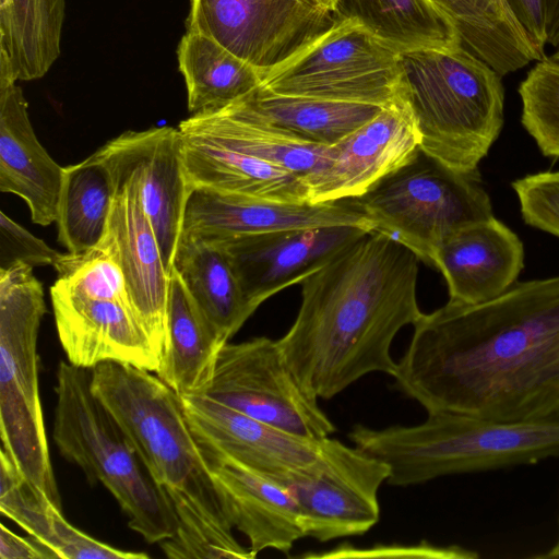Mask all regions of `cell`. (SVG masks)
<instances>
[{"label":"cell","mask_w":559,"mask_h":559,"mask_svg":"<svg viewBox=\"0 0 559 559\" xmlns=\"http://www.w3.org/2000/svg\"><path fill=\"white\" fill-rule=\"evenodd\" d=\"M178 129L284 168L300 179L323 162L329 148L253 116L237 102L191 115Z\"/></svg>","instance_id":"obj_23"},{"label":"cell","mask_w":559,"mask_h":559,"mask_svg":"<svg viewBox=\"0 0 559 559\" xmlns=\"http://www.w3.org/2000/svg\"><path fill=\"white\" fill-rule=\"evenodd\" d=\"M50 299L69 362L85 369L117 362L156 372L162 349L130 299L88 296L59 280L50 287Z\"/></svg>","instance_id":"obj_15"},{"label":"cell","mask_w":559,"mask_h":559,"mask_svg":"<svg viewBox=\"0 0 559 559\" xmlns=\"http://www.w3.org/2000/svg\"><path fill=\"white\" fill-rule=\"evenodd\" d=\"M413 326L393 378L427 413H559V276L515 283L478 304L449 300Z\"/></svg>","instance_id":"obj_1"},{"label":"cell","mask_w":559,"mask_h":559,"mask_svg":"<svg viewBox=\"0 0 559 559\" xmlns=\"http://www.w3.org/2000/svg\"><path fill=\"white\" fill-rule=\"evenodd\" d=\"M202 395L301 438L320 440L336 430L319 399L292 370L277 342L265 336L227 342Z\"/></svg>","instance_id":"obj_10"},{"label":"cell","mask_w":559,"mask_h":559,"mask_svg":"<svg viewBox=\"0 0 559 559\" xmlns=\"http://www.w3.org/2000/svg\"><path fill=\"white\" fill-rule=\"evenodd\" d=\"M518 92L523 128L544 156L559 158V62L536 61Z\"/></svg>","instance_id":"obj_34"},{"label":"cell","mask_w":559,"mask_h":559,"mask_svg":"<svg viewBox=\"0 0 559 559\" xmlns=\"http://www.w3.org/2000/svg\"><path fill=\"white\" fill-rule=\"evenodd\" d=\"M64 167L48 154L31 123L16 82H0V191L25 201L33 223L56 222Z\"/></svg>","instance_id":"obj_22"},{"label":"cell","mask_w":559,"mask_h":559,"mask_svg":"<svg viewBox=\"0 0 559 559\" xmlns=\"http://www.w3.org/2000/svg\"><path fill=\"white\" fill-rule=\"evenodd\" d=\"M511 187L525 224L559 238V171L526 175Z\"/></svg>","instance_id":"obj_35"},{"label":"cell","mask_w":559,"mask_h":559,"mask_svg":"<svg viewBox=\"0 0 559 559\" xmlns=\"http://www.w3.org/2000/svg\"><path fill=\"white\" fill-rule=\"evenodd\" d=\"M400 62L420 151L453 170L478 173L503 127L502 76L462 45L403 51Z\"/></svg>","instance_id":"obj_5"},{"label":"cell","mask_w":559,"mask_h":559,"mask_svg":"<svg viewBox=\"0 0 559 559\" xmlns=\"http://www.w3.org/2000/svg\"><path fill=\"white\" fill-rule=\"evenodd\" d=\"M53 441L60 455L79 466L91 484L117 500L131 530L148 544L178 531L177 514L143 466L124 431L95 396L90 369L61 360L56 373Z\"/></svg>","instance_id":"obj_6"},{"label":"cell","mask_w":559,"mask_h":559,"mask_svg":"<svg viewBox=\"0 0 559 559\" xmlns=\"http://www.w3.org/2000/svg\"><path fill=\"white\" fill-rule=\"evenodd\" d=\"M537 557L538 558H551V559L559 558V536H558L556 544L552 546L551 549H549L544 555H538Z\"/></svg>","instance_id":"obj_41"},{"label":"cell","mask_w":559,"mask_h":559,"mask_svg":"<svg viewBox=\"0 0 559 559\" xmlns=\"http://www.w3.org/2000/svg\"><path fill=\"white\" fill-rule=\"evenodd\" d=\"M337 19H353L400 52L461 46L454 22L432 0H338Z\"/></svg>","instance_id":"obj_30"},{"label":"cell","mask_w":559,"mask_h":559,"mask_svg":"<svg viewBox=\"0 0 559 559\" xmlns=\"http://www.w3.org/2000/svg\"><path fill=\"white\" fill-rule=\"evenodd\" d=\"M46 313L33 266H0V437L26 478L61 509L38 389L37 338Z\"/></svg>","instance_id":"obj_7"},{"label":"cell","mask_w":559,"mask_h":559,"mask_svg":"<svg viewBox=\"0 0 559 559\" xmlns=\"http://www.w3.org/2000/svg\"><path fill=\"white\" fill-rule=\"evenodd\" d=\"M226 343L173 269L166 335L155 374L179 397L202 395L212 381L218 354Z\"/></svg>","instance_id":"obj_24"},{"label":"cell","mask_w":559,"mask_h":559,"mask_svg":"<svg viewBox=\"0 0 559 559\" xmlns=\"http://www.w3.org/2000/svg\"><path fill=\"white\" fill-rule=\"evenodd\" d=\"M253 116L308 141L331 146L374 118L384 106L276 95L259 87L235 100Z\"/></svg>","instance_id":"obj_32"},{"label":"cell","mask_w":559,"mask_h":559,"mask_svg":"<svg viewBox=\"0 0 559 559\" xmlns=\"http://www.w3.org/2000/svg\"><path fill=\"white\" fill-rule=\"evenodd\" d=\"M547 44L559 47V0H543Z\"/></svg>","instance_id":"obj_39"},{"label":"cell","mask_w":559,"mask_h":559,"mask_svg":"<svg viewBox=\"0 0 559 559\" xmlns=\"http://www.w3.org/2000/svg\"><path fill=\"white\" fill-rule=\"evenodd\" d=\"M0 559H57V557L33 537H21L1 523Z\"/></svg>","instance_id":"obj_37"},{"label":"cell","mask_w":559,"mask_h":559,"mask_svg":"<svg viewBox=\"0 0 559 559\" xmlns=\"http://www.w3.org/2000/svg\"><path fill=\"white\" fill-rule=\"evenodd\" d=\"M370 230L356 225L283 229L213 240L257 310L271 296L322 267ZM210 241V240H209Z\"/></svg>","instance_id":"obj_16"},{"label":"cell","mask_w":559,"mask_h":559,"mask_svg":"<svg viewBox=\"0 0 559 559\" xmlns=\"http://www.w3.org/2000/svg\"><path fill=\"white\" fill-rule=\"evenodd\" d=\"M348 437L357 448L389 465L388 484L409 486L445 475L559 457V413L500 420L432 412L415 426L374 429L355 425Z\"/></svg>","instance_id":"obj_4"},{"label":"cell","mask_w":559,"mask_h":559,"mask_svg":"<svg viewBox=\"0 0 559 559\" xmlns=\"http://www.w3.org/2000/svg\"><path fill=\"white\" fill-rule=\"evenodd\" d=\"M0 511L57 559H144L148 555L121 550L71 525L22 473L5 450L0 451Z\"/></svg>","instance_id":"obj_25"},{"label":"cell","mask_w":559,"mask_h":559,"mask_svg":"<svg viewBox=\"0 0 559 559\" xmlns=\"http://www.w3.org/2000/svg\"><path fill=\"white\" fill-rule=\"evenodd\" d=\"M353 201L372 231L393 237L431 266L449 236L493 216L479 171L453 170L421 151Z\"/></svg>","instance_id":"obj_8"},{"label":"cell","mask_w":559,"mask_h":559,"mask_svg":"<svg viewBox=\"0 0 559 559\" xmlns=\"http://www.w3.org/2000/svg\"><path fill=\"white\" fill-rule=\"evenodd\" d=\"M197 441L286 486L319 459L322 441L276 429L204 395L180 397Z\"/></svg>","instance_id":"obj_17"},{"label":"cell","mask_w":559,"mask_h":559,"mask_svg":"<svg viewBox=\"0 0 559 559\" xmlns=\"http://www.w3.org/2000/svg\"><path fill=\"white\" fill-rule=\"evenodd\" d=\"M112 185L115 198L106 231L97 246L120 266L130 299L163 353L171 271L134 182Z\"/></svg>","instance_id":"obj_19"},{"label":"cell","mask_w":559,"mask_h":559,"mask_svg":"<svg viewBox=\"0 0 559 559\" xmlns=\"http://www.w3.org/2000/svg\"><path fill=\"white\" fill-rule=\"evenodd\" d=\"M1 266L22 261L34 266L55 265L61 253L0 212Z\"/></svg>","instance_id":"obj_36"},{"label":"cell","mask_w":559,"mask_h":559,"mask_svg":"<svg viewBox=\"0 0 559 559\" xmlns=\"http://www.w3.org/2000/svg\"><path fill=\"white\" fill-rule=\"evenodd\" d=\"M177 59L192 115L219 110L261 84V71L200 34L186 32Z\"/></svg>","instance_id":"obj_31"},{"label":"cell","mask_w":559,"mask_h":559,"mask_svg":"<svg viewBox=\"0 0 559 559\" xmlns=\"http://www.w3.org/2000/svg\"><path fill=\"white\" fill-rule=\"evenodd\" d=\"M419 258L393 237L369 231L301 282V304L276 340L302 385L331 399L371 372L394 376L391 344L423 313Z\"/></svg>","instance_id":"obj_2"},{"label":"cell","mask_w":559,"mask_h":559,"mask_svg":"<svg viewBox=\"0 0 559 559\" xmlns=\"http://www.w3.org/2000/svg\"><path fill=\"white\" fill-rule=\"evenodd\" d=\"M199 445L224 513L233 528L247 537L253 557L265 549L288 554L298 539L306 537L299 506L287 487L210 447Z\"/></svg>","instance_id":"obj_20"},{"label":"cell","mask_w":559,"mask_h":559,"mask_svg":"<svg viewBox=\"0 0 559 559\" xmlns=\"http://www.w3.org/2000/svg\"><path fill=\"white\" fill-rule=\"evenodd\" d=\"M336 20L312 0H190L186 28L212 38L263 73Z\"/></svg>","instance_id":"obj_11"},{"label":"cell","mask_w":559,"mask_h":559,"mask_svg":"<svg viewBox=\"0 0 559 559\" xmlns=\"http://www.w3.org/2000/svg\"><path fill=\"white\" fill-rule=\"evenodd\" d=\"M389 476L383 461L328 437L317 462L285 487L299 506L306 537L324 543L364 535L378 523V491Z\"/></svg>","instance_id":"obj_12"},{"label":"cell","mask_w":559,"mask_h":559,"mask_svg":"<svg viewBox=\"0 0 559 559\" xmlns=\"http://www.w3.org/2000/svg\"><path fill=\"white\" fill-rule=\"evenodd\" d=\"M114 198L110 174L94 154L64 167L55 222L59 242L72 253L96 247L106 231Z\"/></svg>","instance_id":"obj_33"},{"label":"cell","mask_w":559,"mask_h":559,"mask_svg":"<svg viewBox=\"0 0 559 559\" xmlns=\"http://www.w3.org/2000/svg\"><path fill=\"white\" fill-rule=\"evenodd\" d=\"M66 0H0V82L43 78L61 53Z\"/></svg>","instance_id":"obj_27"},{"label":"cell","mask_w":559,"mask_h":559,"mask_svg":"<svg viewBox=\"0 0 559 559\" xmlns=\"http://www.w3.org/2000/svg\"><path fill=\"white\" fill-rule=\"evenodd\" d=\"M91 388L171 503L177 534L160 547L168 558H254L233 534L180 397L154 372L126 364L90 369Z\"/></svg>","instance_id":"obj_3"},{"label":"cell","mask_w":559,"mask_h":559,"mask_svg":"<svg viewBox=\"0 0 559 559\" xmlns=\"http://www.w3.org/2000/svg\"><path fill=\"white\" fill-rule=\"evenodd\" d=\"M512 12L544 53L547 44L543 0H507Z\"/></svg>","instance_id":"obj_38"},{"label":"cell","mask_w":559,"mask_h":559,"mask_svg":"<svg viewBox=\"0 0 559 559\" xmlns=\"http://www.w3.org/2000/svg\"><path fill=\"white\" fill-rule=\"evenodd\" d=\"M93 154L108 169L112 183L134 182L163 258L171 271L192 189L185 170L178 127L129 130Z\"/></svg>","instance_id":"obj_13"},{"label":"cell","mask_w":559,"mask_h":559,"mask_svg":"<svg viewBox=\"0 0 559 559\" xmlns=\"http://www.w3.org/2000/svg\"><path fill=\"white\" fill-rule=\"evenodd\" d=\"M173 269L226 342L254 313L228 259L215 242L180 235Z\"/></svg>","instance_id":"obj_28"},{"label":"cell","mask_w":559,"mask_h":559,"mask_svg":"<svg viewBox=\"0 0 559 559\" xmlns=\"http://www.w3.org/2000/svg\"><path fill=\"white\" fill-rule=\"evenodd\" d=\"M419 151L413 115L401 90L374 118L329 146L323 162L301 179L307 202L358 198Z\"/></svg>","instance_id":"obj_14"},{"label":"cell","mask_w":559,"mask_h":559,"mask_svg":"<svg viewBox=\"0 0 559 559\" xmlns=\"http://www.w3.org/2000/svg\"><path fill=\"white\" fill-rule=\"evenodd\" d=\"M432 266L447 282L449 300L478 304L516 283L524 267V246L512 229L491 216L449 236Z\"/></svg>","instance_id":"obj_21"},{"label":"cell","mask_w":559,"mask_h":559,"mask_svg":"<svg viewBox=\"0 0 559 559\" xmlns=\"http://www.w3.org/2000/svg\"><path fill=\"white\" fill-rule=\"evenodd\" d=\"M312 1L314 3H317L319 7H321L322 9L333 12V13L335 12V8L338 2V0H312Z\"/></svg>","instance_id":"obj_40"},{"label":"cell","mask_w":559,"mask_h":559,"mask_svg":"<svg viewBox=\"0 0 559 559\" xmlns=\"http://www.w3.org/2000/svg\"><path fill=\"white\" fill-rule=\"evenodd\" d=\"M455 24L462 46L501 76L545 58L507 0H432Z\"/></svg>","instance_id":"obj_29"},{"label":"cell","mask_w":559,"mask_h":559,"mask_svg":"<svg viewBox=\"0 0 559 559\" xmlns=\"http://www.w3.org/2000/svg\"><path fill=\"white\" fill-rule=\"evenodd\" d=\"M550 58L555 61L559 62V47L555 49L554 53L550 56Z\"/></svg>","instance_id":"obj_42"},{"label":"cell","mask_w":559,"mask_h":559,"mask_svg":"<svg viewBox=\"0 0 559 559\" xmlns=\"http://www.w3.org/2000/svg\"><path fill=\"white\" fill-rule=\"evenodd\" d=\"M180 133L191 188L203 187L283 203H308L306 188L293 173L201 136Z\"/></svg>","instance_id":"obj_26"},{"label":"cell","mask_w":559,"mask_h":559,"mask_svg":"<svg viewBox=\"0 0 559 559\" xmlns=\"http://www.w3.org/2000/svg\"><path fill=\"white\" fill-rule=\"evenodd\" d=\"M332 225H356L372 231L370 221L353 199L296 204L194 187L186 204L181 235L213 241Z\"/></svg>","instance_id":"obj_18"},{"label":"cell","mask_w":559,"mask_h":559,"mask_svg":"<svg viewBox=\"0 0 559 559\" xmlns=\"http://www.w3.org/2000/svg\"><path fill=\"white\" fill-rule=\"evenodd\" d=\"M400 56L356 20L337 19L295 55L263 72L259 88L385 106L402 90Z\"/></svg>","instance_id":"obj_9"}]
</instances>
